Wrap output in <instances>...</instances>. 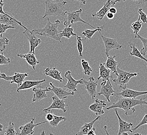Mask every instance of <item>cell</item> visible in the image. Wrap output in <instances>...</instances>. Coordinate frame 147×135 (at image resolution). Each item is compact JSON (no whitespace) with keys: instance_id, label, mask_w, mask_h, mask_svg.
Here are the masks:
<instances>
[{"instance_id":"cell-1","label":"cell","mask_w":147,"mask_h":135,"mask_svg":"<svg viewBox=\"0 0 147 135\" xmlns=\"http://www.w3.org/2000/svg\"><path fill=\"white\" fill-rule=\"evenodd\" d=\"M146 97H144L140 99H134L133 98H119L115 103H114L110 106L108 107L107 109L111 110L112 109H122L124 111L126 116L131 115L135 112V107L140 105H147V101L146 100Z\"/></svg>"},{"instance_id":"cell-2","label":"cell","mask_w":147,"mask_h":135,"mask_svg":"<svg viewBox=\"0 0 147 135\" xmlns=\"http://www.w3.org/2000/svg\"><path fill=\"white\" fill-rule=\"evenodd\" d=\"M47 20L48 22L44 28L37 29H36L32 31L34 34L48 37L62 43V41L59 37V31L58 30V28L61 21L57 19L55 21V23H52L49 18L47 19Z\"/></svg>"},{"instance_id":"cell-3","label":"cell","mask_w":147,"mask_h":135,"mask_svg":"<svg viewBox=\"0 0 147 135\" xmlns=\"http://www.w3.org/2000/svg\"><path fill=\"white\" fill-rule=\"evenodd\" d=\"M67 3L66 1L53 3L50 1L45 2V13L42 18L48 16H64L66 11H64L65 5Z\"/></svg>"},{"instance_id":"cell-4","label":"cell","mask_w":147,"mask_h":135,"mask_svg":"<svg viewBox=\"0 0 147 135\" xmlns=\"http://www.w3.org/2000/svg\"><path fill=\"white\" fill-rule=\"evenodd\" d=\"M119 67V65L117 67V72L118 74L117 76V78L115 79H113V82L115 83L116 87L124 90L127 88L128 82L130 79L138 75V73L126 72L121 69Z\"/></svg>"},{"instance_id":"cell-5","label":"cell","mask_w":147,"mask_h":135,"mask_svg":"<svg viewBox=\"0 0 147 135\" xmlns=\"http://www.w3.org/2000/svg\"><path fill=\"white\" fill-rule=\"evenodd\" d=\"M82 9H79L78 11H66L65 15H66V17H64V25L65 27H68L70 26L71 27L72 25H73L75 23H78V22H81V23H86L87 25L90 26L91 28H94V27L93 25H91L89 23H87L85 20L82 19L80 17V15L82 13Z\"/></svg>"},{"instance_id":"cell-6","label":"cell","mask_w":147,"mask_h":135,"mask_svg":"<svg viewBox=\"0 0 147 135\" xmlns=\"http://www.w3.org/2000/svg\"><path fill=\"white\" fill-rule=\"evenodd\" d=\"M101 90L98 94L99 96L103 95L107 100L108 102H110V97L114 96L115 94V91L114 90L113 86L111 83L110 81H103L101 83Z\"/></svg>"},{"instance_id":"cell-7","label":"cell","mask_w":147,"mask_h":135,"mask_svg":"<svg viewBox=\"0 0 147 135\" xmlns=\"http://www.w3.org/2000/svg\"><path fill=\"white\" fill-rule=\"evenodd\" d=\"M28 76V73L16 72L13 76H7L5 73H1L0 72V79L5 80L7 81H10V83L11 84L13 83H16L18 85V87L22 84L25 79Z\"/></svg>"},{"instance_id":"cell-8","label":"cell","mask_w":147,"mask_h":135,"mask_svg":"<svg viewBox=\"0 0 147 135\" xmlns=\"http://www.w3.org/2000/svg\"><path fill=\"white\" fill-rule=\"evenodd\" d=\"M99 33L102 37V40L104 43L105 49V54L107 56H109V53L112 49H119L122 47V45H120L117 42V40L115 39H112L108 37H105L103 35L101 31H99Z\"/></svg>"},{"instance_id":"cell-9","label":"cell","mask_w":147,"mask_h":135,"mask_svg":"<svg viewBox=\"0 0 147 135\" xmlns=\"http://www.w3.org/2000/svg\"><path fill=\"white\" fill-rule=\"evenodd\" d=\"M0 24L11 26L15 28L17 25H20L25 30L28 29L25 26L23 25L22 23L18 21L11 13H7L5 15L0 14Z\"/></svg>"},{"instance_id":"cell-10","label":"cell","mask_w":147,"mask_h":135,"mask_svg":"<svg viewBox=\"0 0 147 135\" xmlns=\"http://www.w3.org/2000/svg\"><path fill=\"white\" fill-rule=\"evenodd\" d=\"M23 33L28 39L30 44V51L29 53H34L35 55V49L38 47L41 42V40L35 35V34L29 29L25 30Z\"/></svg>"},{"instance_id":"cell-11","label":"cell","mask_w":147,"mask_h":135,"mask_svg":"<svg viewBox=\"0 0 147 135\" xmlns=\"http://www.w3.org/2000/svg\"><path fill=\"white\" fill-rule=\"evenodd\" d=\"M35 120V118H32L30 122L26 124L23 126H20L19 127V129L20 130V132L18 133L17 132L16 135H32L34 133V128L35 127L39 126L40 125H41L43 123H45L48 122L47 121H44L40 122L37 124H34V121Z\"/></svg>"},{"instance_id":"cell-12","label":"cell","mask_w":147,"mask_h":135,"mask_svg":"<svg viewBox=\"0 0 147 135\" xmlns=\"http://www.w3.org/2000/svg\"><path fill=\"white\" fill-rule=\"evenodd\" d=\"M65 77L67 79V83L64 86V88L67 89L68 90H70L72 92H77V86L78 84H84L83 80L84 79H80L79 80H76L74 79L73 77L71 74V72L70 71H67L65 73Z\"/></svg>"},{"instance_id":"cell-13","label":"cell","mask_w":147,"mask_h":135,"mask_svg":"<svg viewBox=\"0 0 147 135\" xmlns=\"http://www.w3.org/2000/svg\"><path fill=\"white\" fill-rule=\"evenodd\" d=\"M83 83L85 85V88L88 92L91 98L94 99V98H96L97 94L96 87L98 86V81L91 76L89 78L88 81L84 80Z\"/></svg>"},{"instance_id":"cell-14","label":"cell","mask_w":147,"mask_h":135,"mask_svg":"<svg viewBox=\"0 0 147 135\" xmlns=\"http://www.w3.org/2000/svg\"><path fill=\"white\" fill-rule=\"evenodd\" d=\"M52 103L48 108L45 109L43 110V112H46L47 111H49L50 110L53 109H60L62 110L64 112H66V109L65 107L68 106V105L65 104V101L64 100H61L59 98L56 96H53L52 97Z\"/></svg>"},{"instance_id":"cell-15","label":"cell","mask_w":147,"mask_h":135,"mask_svg":"<svg viewBox=\"0 0 147 135\" xmlns=\"http://www.w3.org/2000/svg\"><path fill=\"white\" fill-rule=\"evenodd\" d=\"M115 112L116 113V116H117L119 123V132L117 135H122V134L124 132H130L131 133L133 132L132 130H133L134 125L133 123H128L121 118L119 116L117 109H115Z\"/></svg>"},{"instance_id":"cell-16","label":"cell","mask_w":147,"mask_h":135,"mask_svg":"<svg viewBox=\"0 0 147 135\" xmlns=\"http://www.w3.org/2000/svg\"><path fill=\"white\" fill-rule=\"evenodd\" d=\"M147 94V91L146 92H139L136 90H132L130 89L126 88L124 90H122L120 93H115L114 97H118L121 96L123 98H133L136 99L137 97L141 95H144Z\"/></svg>"},{"instance_id":"cell-17","label":"cell","mask_w":147,"mask_h":135,"mask_svg":"<svg viewBox=\"0 0 147 135\" xmlns=\"http://www.w3.org/2000/svg\"><path fill=\"white\" fill-rule=\"evenodd\" d=\"M116 1H112V0H108L106 3H104L102 9H100L99 11L95 13H92V16L93 17H96L98 19H103L105 17V15L107 14L108 11H109V9L111 6H113L116 4Z\"/></svg>"},{"instance_id":"cell-18","label":"cell","mask_w":147,"mask_h":135,"mask_svg":"<svg viewBox=\"0 0 147 135\" xmlns=\"http://www.w3.org/2000/svg\"><path fill=\"white\" fill-rule=\"evenodd\" d=\"M107 106V103L105 101L96 99L95 102L91 104L89 107V109L92 112L95 113L96 116L101 115L105 113L103 108Z\"/></svg>"},{"instance_id":"cell-19","label":"cell","mask_w":147,"mask_h":135,"mask_svg":"<svg viewBox=\"0 0 147 135\" xmlns=\"http://www.w3.org/2000/svg\"><path fill=\"white\" fill-rule=\"evenodd\" d=\"M51 88L50 87H47L45 89H42L41 86L39 88L35 87H34L32 90V91L34 93L33 95V99L32 102H34L36 101H39L43 99L47 98L48 95L46 94V92L51 91Z\"/></svg>"},{"instance_id":"cell-20","label":"cell","mask_w":147,"mask_h":135,"mask_svg":"<svg viewBox=\"0 0 147 135\" xmlns=\"http://www.w3.org/2000/svg\"><path fill=\"white\" fill-rule=\"evenodd\" d=\"M50 85H51L52 88L51 89V92L54 93L55 96L59 98L61 100H64L66 99L68 96L74 95V92H67L62 88L57 87L53 85V82L50 83Z\"/></svg>"},{"instance_id":"cell-21","label":"cell","mask_w":147,"mask_h":135,"mask_svg":"<svg viewBox=\"0 0 147 135\" xmlns=\"http://www.w3.org/2000/svg\"><path fill=\"white\" fill-rule=\"evenodd\" d=\"M17 56L25 59L26 61L28 63V65L31 66V67L32 68V69L34 70H36V65L40 63L35 55L34 53H29L26 54L18 53L17 54Z\"/></svg>"},{"instance_id":"cell-22","label":"cell","mask_w":147,"mask_h":135,"mask_svg":"<svg viewBox=\"0 0 147 135\" xmlns=\"http://www.w3.org/2000/svg\"><path fill=\"white\" fill-rule=\"evenodd\" d=\"M43 73L46 76H50L59 82H62L64 81V79L61 76V72L58 70L56 68H47L45 70L43 71Z\"/></svg>"},{"instance_id":"cell-23","label":"cell","mask_w":147,"mask_h":135,"mask_svg":"<svg viewBox=\"0 0 147 135\" xmlns=\"http://www.w3.org/2000/svg\"><path fill=\"white\" fill-rule=\"evenodd\" d=\"M45 82V79H43L41 81H24L22 84L17 87V92L18 93L20 90H26L34 86H37Z\"/></svg>"},{"instance_id":"cell-24","label":"cell","mask_w":147,"mask_h":135,"mask_svg":"<svg viewBox=\"0 0 147 135\" xmlns=\"http://www.w3.org/2000/svg\"><path fill=\"white\" fill-rule=\"evenodd\" d=\"M100 76L96 79V81H99L100 79H103V81L110 80V78H112V76H111V71L105 66V63L101 62L99 65Z\"/></svg>"},{"instance_id":"cell-25","label":"cell","mask_w":147,"mask_h":135,"mask_svg":"<svg viewBox=\"0 0 147 135\" xmlns=\"http://www.w3.org/2000/svg\"><path fill=\"white\" fill-rule=\"evenodd\" d=\"M101 120V116H98L96 118L93 120V121H91L89 123H85L81 127L80 129L79 130V132L76 133L75 135H87L89 132L92 130L93 128V125L96 121Z\"/></svg>"},{"instance_id":"cell-26","label":"cell","mask_w":147,"mask_h":135,"mask_svg":"<svg viewBox=\"0 0 147 135\" xmlns=\"http://www.w3.org/2000/svg\"><path fill=\"white\" fill-rule=\"evenodd\" d=\"M116 56H109L107 60V61L104 63L105 66L109 69H110L113 74H115L116 76H117V62L115 60Z\"/></svg>"},{"instance_id":"cell-27","label":"cell","mask_w":147,"mask_h":135,"mask_svg":"<svg viewBox=\"0 0 147 135\" xmlns=\"http://www.w3.org/2000/svg\"><path fill=\"white\" fill-rule=\"evenodd\" d=\"M128 47H129L130 48L132 49V51L130 53V55L132 56L136 57H138L139 58L143 60L146 61L147 63V59L146 58L142 55L140 51H139L138 49L137 48L135 44H134L133 43L131 42H128Z\"/></svg>"},{"instance_id":"cell-28","label":"cell","mask_w":147,"mask_h":135,"mask_svg":"<svg viewBox=\"0 0 147 135\" xmlns=\"http://www.w3.org/2000/svg\"><path fill=\"white\" fill-rule=\"evenodd\" d=\"M74 28L68 26L65 27L62 31H59V37L60 39L62 37H65L69 39L71 37L77 36V34L74 33Z\"/></svg>"},{"instance_id":"cell-29","label":"cell","mask_w":147,"mask_h":135,"mask_svg":"<svg viewBox=\"0 0 147 135\" xmlns=\"http://www.w3.org/2000/svg\"><path fill=\"white\" fill-rule=\"evenodd\" d=\"M105 27V25H102L101 27H98L96 29L94 30H89L86 29L82 32V35L85 37V39H90L93 35L97 31H101L102 29Z\"/></svg>"},{"instance_id":"cell-30","label":"cell","mask_w":147,"mask_h":135,"mask_svg":"<svg viewBox=\"0 0 147 135\" xmlns=\"http://www.w3.org/2000/svg\"><path fill=\"white\" fill-rule=\"evenodd\" d=\"M142 21L140 19V17L138 16V19L135 22L133 23L131 25V28L133 30L134 33L135 34V37H137V35L138 34V32L142 28Z\"/></svg>"},{"instance_id":"cell-31","label":"cell","mask_w":147,"mask_h":135,"mask_svg":"<svg viewBox=\"0 0 147 135\" xmlns=\"http://www.w3.org/2000/svg\"><path fill=\"white\" fill-rule=\"evenodd\" d=\"M82 65L83 68V72L85 75L90 76L91 73L92 72V69L89 65V63L84 59H82L81 60Z\"/></svg>"},{"instance_id":"cell-32","label":"cell","mask_w":147,"mask_h":135,"mask_svg":"<svg viewBox=\"0 0 147 135\" xmlns=\"http://www.w3.org/2000/svg\"><path fill=\"white\" fill-rule=\"evenodd\" d=\"M17 132L15 129V124L10 121L8 126L6 127L4 134L2 135H16Z\"/></svg>"},{"instance_id":"cell-33","label":"cell","mask_w":147,"mask_h":135,"mask_svg":"<svg viewBox=\"0 0 147 135\" xmlns=\"http://www.w3.org/2000/svg\"><path fill=\"white\" fill-rule=\"evenodd\" d=\"M66 120V118L64 116H59L54 115L53 120L50 122H49V123L50 124L51 126H52L53 127H56L57 126V125L61 121H65Z\"/></svg>"},{"instance_id":"cell-34","label":"cell","mask_w":147,"mask_h":135,"mask_svg":"<svg viewBox=\"0 0 147 135\" xmlns=\"http://www.w3.org/2000/svg\"><path fill=\"white\" fill-rule=\"evenodd\" d=\"M86 39H82L80 37L77 35V50L79 53V57H82V51H83V45H82V41H85Z\"/></svg>"},{"instance_id":"cell-35","label":"cell","mask_w":147,"mask_h":135,"mask_svg":"<svg viewBox=\"0 0 147 135\" xmlns=\"http://www.w3.org/2000/svg\"><path fill=\"white\" fill-rule=\"evenodd\" d=\"M137 37L141 40L143 44V47L141 49L140 53L144 56H145L147 53V39L142 37L139 34L137 35Z\"/></svg>"},{"instance_id":"cell-36","label":"cell","mask_w":147,"mask_h":135,"mask_svg":"<svg viewBox=\"0 0 147 135\" xmlns=\"http://www.w3.org/2000/svg\"><path fill=\"white\" fill-rule=\"evenodd\" d=\"M9 39L4 37H0V51L3 53L6 49V45L9 44Z\"/></svg>"},{"instance_id":"cell-37","label":"cell","mask_w":147,"mask_h":135,"mask_svg":"<svg viewBox=\"0 0 147 135\" xmlns=\"http://www.w3.org/2000/svg\"><path fill=\"white\" fill-rule=\"evenodd\" d=\"M11 63V59L3 55L0 53V65H9Z\"/></svg>"},{"instance_id":"cell-38","label":"cell","mask_w":147,"mask_h":135,"mask_svg":"<svg viewBox=\"0 0 147 135\" xmlns=\"http://www.w3.org/2000/svg\"><path fill=\"white\" fill-rule=\"evenodd\" d=\"M139 16L140 17V20L144 23H147V16L146 13L142 11V9L140 8L138 9Z\"/></svg>"},{"instance_id":"cell-39","label":"cell","mask_w":147,"mask_h":135,"mask_svg":"<svg viewBox=\"0 0 147 135\" xmlns=\"http://www.w3.org/2000/svg\"><path fill=\"white\" fill-rule=\"evenodd\" d=\"M146 124H147V114L144 116V117L142 118V121L136 127H135L134 128H133L132 130H133V132L134 131H136V130L139 128L140 127L144 125H146Z\"/></svg>"},{"instance_id":"cell-40","label":"cell","mask_w":147,"mask_h":135,"mask_svg":"<svg viewBox=\"0 0 147 135\" xmlns=\"http://www.w3.org/2000/svg\"><path fill=\"white\" fill-rule=\"evenodd\" d=\"M11 28H15V27L3 24H0V35H3V34L4 33L9 29Z\"/></svg>"},{"instance_id":"cell-41","label":"cell","mask_w":147,"mask_h":135,"mask_svg":"<svg viewBox=\"0 0 147 135\" xmlns=\"http://www.w3.org/2000/svg\"><path fill=\"white\" fill-rule=\"evenodd\" d=\"M52 110H50L49 111H47V112H45L47 113V114L45 116V119L47 120V121L49 122V123L52 121L53 119L54 114L53 113Z\"/></svg>"},{"instance_id":"cell-42","label":"cell","mask_w":147,"mask_h":135,"mask_svg":"<svg viewBox=\"0 0 147 135\" xmlns=\"http://www.w3.org/2000/svg\"><path fill=\"white\" fill-rule=\"evenodd\" d=\"M4 5V2L3 0H0V14H6V12L3 10V6Z\"/></svg>"},{"instance_id":"cell-43","label":"cell","mask_w":147,"mask_h":135,"mask_svg":"<svg viewBox=\"0 0 147 135\" xmlns=\"http://www.w3.org/2000/svg\"><path fill=\"white\" fill-rule=\"evenodd\" d=\"M106 15L109 19H112L114 17V14H113L110 12H108Z\"/></svg>"},{"instance_id":"cell-44","label":"cell","mask_w":147,"mask_h":135,"mask_svg":"<svg viewBox=\"0 0 147 135\" xmlns=\"http://www.w3.org/2000/svg\"><path fill=\"white\" fill-rule=\"evenodd\" d=\"M109 11L111 13L113 14H115L117 13V9H116V8H115L114 7H112L109 9Z\"/></svg>"},{"instance_id":"cell-45","label":"cell","mask_w":147,"mask_h":135,"mask_svg":"<svg viewBox=\"0 0 147 135\" xmlns=\"http://www.w3.org/2000/svg\"><path fill=\"white\" fill-rule=\"evenodd\" d=\"M95 130H96L95 128L93 127L92 130H90L89 132H88L87 135H96V133H95Z\"/></svg>"},{"instance_id":"cell-46","label":"cell","mask_w":147,"mask_h":135,"mask_svg":"<svg viewBox=\"0 0 147 135\" xmlns=\"http://www.w3.org/2000/svg\"><path fill=\"white\" fill-rule=\"evenodd\" d=\"M123 1H125L126 0H123ZM131 1L136 2L138 4H140L144 3V2H146L147 1V0H131Z\"/></svg>"},{"instance_id":"cell-47","label":"cell","mask_w":147,"mask_h":135,"mask_svg":"<svg viewBox=\"0 0 147 135\" xmlns=\"http://www.w3.org/2000/svg\"><path fill=\"white\" fill-rule=\"evenodd\" d=\"M72 1H78V2H79L80 3H82V4H84V5H85V4H86V2L85 0H72Z\"/></svg>"},{"instance_id":"cell-48","label":"cell","mask_w":147,"mask_h":135,"mask_svg":"<svg viewBox=\"0 0 147 135\" xmlns=\"http://www.w3.org/2000/svg\"><path fill=\"white\" fill-rule=\"evenodd\" d=\"M104 130H105V132L106 133L107 135H110L109 134V133L108 132V130H107V126H105V127H104Z\"/></svg>"},{"instance_id":"cell-49","label":"cell","mask_w":147,"mask_h":135,"mask_svg":"<svg viewBox=\"0 0 147 135\" xmlns=\"http://www.w3.org/2000/svg\"><path fill=\"white\" fill-rule=\"evenodd\" d=\"M1 106V104H0V106ZM3 125L2 124H0V132H2L3 131Z\"/></svg>"},{"instance_id":"cell-50","label":"cell","mask_w":147,"mask_h":135,"mask_svg":"<svg viewBox=\"0 0 147 135\" xmlns=\"http://www.w3.org/2000/svg\"><path fill=\"white\" fill-rule=\"evenodd\" d=\"M123 135H129L127 133V132H124V133H123V134H122ZM134 135H142V134H139V133H136V134H134Z\"/></svg>"},{"instance_id":"cell-51","label":"cell","mask_w":147,"mask_h":135,"mask_svg":"<svg viewBox=\"0 0 147 135\" xmlns=\"http://www.w3.org/2000/svg\"><path fill=\"white\" fill-rule=\"evenodd\" d=\"M40 135H45V130H42L41 132V134Z\"/></svg>"},{"instance_id":"cell-52","label":"cell","mask_w":147,"mask_h":135,"mask_svg":"<svg viewBox=\"0 0 147 135\" xmlns=\"http://www.w3.org/2000/svg\"><path fill=\"white\" fill-rule=\"evenodd\" d=\"M114 1H116V2H120V0H114Z\"/></svg>"},{"instance_id":"cell-53","label":"cell","mask_w":147,"mask_h":135,"mask_svg":"<svg viewBox=\"0 0 147 135\" xmlns=\"http://www.w3.org/2000/svg\"><path fill=\"white\" fill-rule=\"evenodd\" d=\"M50 135H53V134H52V133H51V134H50Z\"/></svg>"},{"instance_id":"cell-54","label":"cell","mask_w":147,"mask_h":135,"mask_svg":"<svg viewBox=\"0 0 147 135\" xmlns=\"http://www.w3.org/2000/svg\"><path fill=\"white\" fill-rule=\"evenodd\" d=\"M53 1H54V0H53Z\"/></svg>"}]
</instances>
